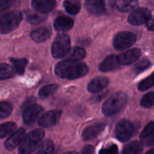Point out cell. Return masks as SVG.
Segmentation results:
<instances>
[{"label":"cell","mask_w":154,"mask_h":154,"mask_svg":"<svg viewBox=\"0 0 154 154\" xmlns=\"http://www.w3.org/2000/svg\"><path fill=\"white\" fill-rule=\"evenodd\" d=\"M118 58L117 57L114 55L109 56L107 57L99 66V70L102 72H111V71L116 70L120 67Z\"/></svg>","instance_id":"obj_18"},{"label":"cell","mask_w":154,"mask_h":154,"mask_svg":"<svg viewBox=\"0 0 154 154\" xmlns=\"http://www.w3.org/2000/svg\"><path fill=\"white\" fill-rule=\"evenodd\" d=\"M146 26L147 28L150 31H154V17H152L148 20L147 23H146Z\"/></svg>","instance_id":"obj_38"},{"label":"cell","mask_w":154,"mask_h":154,"mask_svg":"<svg viewBox=\"0 0 154 154\" xmlns=\"http://www.w3.org/2000/svg\"><path fill=\"white\" fill-rule=\"evenodd\" d=\"M86 51L84 48H79V47H75L72 48L69 51V54L67 55V60H78L81 61V60L85 58Z\"/></svg>","instance_id":"obj_22"},{"label":"cell","mask_w":154,"mask_h":154,"mask_svg":"<svg viewBox=\"0 0 154 154\" xmlns=\"http://www.w3.org/2000/svg\"><path fill=\"white\" fill-rule=\"evenodd\" d=\"M128 102V96L119 92L108 98L102 105V113L105 116H112L123 109Z\"/></svg>","instance_id":"obj_4"},{"label":"cell","mask_w":154,"mask_h":154,"mask_svg":"<svg viewBox=\"0 0 154 154\" xmlns=\"http://www.w3.org/2000/svg\"><path fill=\"white\" fill-rule=\"evenodd\" d=\"M136 35L131 32H121L113 39V46L117 51H123L135 44Z\"/></svg>","instance_id":"obj_6"},{"label":"cell","mask_w":154,"mask_h":154,"mask_svg":"<svg viewBox=\"0 0 154 154\" xmlns=\"http://www.w3.org/2000/svg\"><path fill=\"white\" fill-rule=\"evenodd\" d=\"M141 105L147 108L154 106V92H150L144 95L141 100Z\"/></svg>","instance_id":"obj_32"},{"label":"cell","mask_w":154,"mask_h":154,"mask_svg":"<svg viewBox=\"0 0 154 154\" xmlns=\"http://www.w3.org/2000/svg\"><path fill=\"white\" fill-rule=\"evenodd\" d=\"M14 4L13 1H0V12L4 11Z\"/></svg>","instance_id":"obj_36"},{"label":"cell","mask_w":154,"mask_h":154,"mask_svg":"<svg viewBox=\"0 0 154 154\" xmlns=\"http://www.w3.org/2000/svg\"><path fill=\"white\" fill-rule=\"evenodd\" d=\"M151 17L150 11L147 8H137L130 13L128 17V21L133 26H140L146 23Z\"/></svg>","instance_id":"obj_8"},{"label":"cell","mask_w":154,"mask_h":154,"mask_svg":"<svg viewBox=\"0 0 154 154\" xmlns=\"http://www.w3.org/2000/svg\"><path fill=\"white\" fill-rule=\"evenodd\" d=\"M55 74L63 79L74 80L80 78L88 73L87 65L81 61L67 60L57 63L55 67Z\"/></svg>","instance_id":"obj_1"},{"label":"cell","mask_w":154,"mask_h":154,"mask_svg":"<svg viewBox=\"0 0 154 154\" xmlns=\"http://www.w3.org/2000/svg\"><path fill=\"white\" fill-rule=\"evenodd\" d=\"M32 5L36 11L44 14L51 12L55 8L56 2L54 0H33Z\"/></svg>","instance_id":"obj_14"},{"label":"cell","mask_w":154,"mask_h":154,"mask_svg":"<svg viewBox=\"0 0 154 154\" xmlns=\"http://www.w3.org/2000/svg\"><path fill=\"white\" fill-rule=\"evenodd\" d=\"M14 75V70L13 68L6 63L0 64V80L10 78Z\"/></svg>","instance_id":"obj_28"},{"label":"cell","mask_w":154,"mask_h":154,"mask_svg":"<svg viewBox=\"0 0 154 154\" xmlns=\"http://www.w3.org/2000/svg\"><path fill=\"white\" fill-rule=\"evenodd\" d=\"M141 55V51L138 48L129 50L126 52L122 53L117 57L120 66H129L140 58Z\"/></svg>","instance_id":"obj_11"},{"label":"cell","mask_w":154,"mask_h":154,"mask_svg":"<svg viewBox=\"0 0 154 154\" xmlns=\"http://www.w3.org/2000/svg\"><path fill=\"white\" fill-rule=\"evenodd\" d=\"M35 154H46V153H43V152H42V151H39V150H38V151Z\"/></svg>","instance_id":"obj_43"},{"label":"cell","mask_w":154,"mask_h":154,"mask_svg":"<svg viewBox=\"0 0 154 154\" xmlns=\"http://www.w3.org/2000/svg\"><path fill=\"white\" fill-rule=\"evenodd\" d=\"M10 61L13 65L16 73L20 75H22L24 73L25 68L26 66L27 63H28V60L26 59L11 58Z\"/></svg>","instance_id":"obj_24"},{"label":"cell","mask_w":154,"mask_h":154,"mask_svg":"<svg viewBox=\"0 0 154 154\" xmlns=\"http://www.w3.org/2000/svg\"><path fill=\"white\" fill-rule=\"evenodd\" d=\"M138 5L137 1H118L117 2V8L121 12H128L132 11Z\"/></svg>","instance_id":"obj_26"},{"label":"cell","mask_w":154,"mask_h":154,"mask_svg":"<svg viewBox=\"0 0 154 154\" xmlns=\"http://www.w3.org/2000/svg\"><path fill=\"white\" fill-rule=\"evenodd\" d=\"M105 125L103 123H96L86 128L82 133V138L84 141L93 139L97 137L105 129Z\"/></svg>","instance_id":"obj_16"},{"label":"cell","mask_w":154,"mask_h":154,"mask_svg":"<svg viewBox=\"0 0 154 154\" xmlns=\"http://www.w3.org/2000/svg\"><path fill=\"white\" fill-rule=\"evenodd\" d=\"M109 84V80L105 77H98L92 80L88 84V91L92 93H96L102 91Z\"/></svg>","instance_id":"obj_15"},{"label":"cell","mask_w":154,"mask_h":154,"mask_svg":"<svg viewBox=\"0 0 154 154\" xmlns=\"http://www.w3.org/2000/svg\"><path fill=\"white\" fill-rule=\"evenodd\" d=\"M23 14L19 11L0 12V34L14 30L22 21Z\"/></svg>","instance_id":"obj_3"},{"label":"cell","mask_w":154,"mask_h":154,"mask_svg":"<svg viewBox=\"0 0 154 154\" xmlns=\"http://www.w3.org/2000/svg\"><path fill=\"white\" fill-rule=\"evenodd\" d=\"M105 94L99 95V96H96V97L93 98V99H92V100H94V101H100L101 99H102L104 97H105Z\"/></svg>","instance_id":"obj_40"},{"label":"cell","mask_w":154,"mask_h":154,"mask_svg":"<svg viewBox=\"0 0 154 154\" xmlns=\"http://www.w3.org/2000/svg\"><path fill=\"white\" fill-rule=\"evenodd\" d=\"M17 125L13 122H8L0 125V138H3L15 132Z\"/></svg>","instance_id":"obj_23"},{"label":"cell","mask_w":154,"mask_h":154,"mask_svg":"<svg viewBox=\"0 0 154 154\" xmlns=\"http://www.w3.org/2000/svg\"><path fill=\"white\" fill-rule=\"evenodd\" d=\"M65 154H78V153H76V152H75V151H72V152H68V153H66Z\"/></svg>","instance_id":"obj_42"},{"label":"cell","mask_w":154,"mask_h":154,"mask_svg":"<svg viewBox=\"0 0 154 154\" xmlns=\"http://www.w3.org/2000/svg\"><path fill=\"white\" fill-rule=\"evenodd\" d=\"M135 126L129 120H123L119 122L115 128V136L122 142L127 141L133 135Z\"/></svg>","instance_id":"obj_7"},{"label":"cell","mask_w":154,"mask_h":154,"mask_svg":"<svg viewBox=\"0 0 154 154\" xmlns=\"http://www.w3.org/2000/svg\"><path fill=\"white\" fill-rule=\"evenodd\" d=\"M154 134V122H150L140 135V138L143 144H145L149 139L151 138Z\"/></svg>","instance_id":"obj_25"},{"label":"cell","mask_w":154,"mask_h":154,"mask_svg":"<svg viewBox=\"0 0 154 154\" xmlns=\"http://www.w3.org/2000/svg\"><path fill=\"white\" fill-rule=\"evenodd\" d=\"M64 7L68 13L77 14L81 10V3L78 1H66L64 2Z\"/></svg>","instance_id":"obj_29"},{"label":"cell","mask_w":154,"mask_h":154,"mask_svg":"<svg viewBox=\"0 0 154 154\" xmlns=\"http://www.w3.org/2000/svg\"><path fill=\"white\" fill-rule=\"evenodd\" d=\"M154 86V72L150 76H149L148 78H147L146 79L143 80L142 81L140 82V84H138V90L140 91H144V90H147L148 89L151 88Z\"/></svg>","instance_id":"obj_30"},{"label":"cell","mask_w":154,"mask_h":154,"mask_svg":"<svg viewBox=\"0 0 154 154\" xmlns=\"http://www.w3.org/2000/svg\"><path fill=\"white\" fill-rule=\"evenodd\" d=\"M24 137H25V129L23 128L17 129L6 140V141L5 142V147L9 150L16 148L22 142Z\"/></svg>","instance_id":"obj_12"},{"label":"cell","mask_w":154,"mask_h":154,"mask_svg":"<svg viewBox=\"0 0 154 154\" xmlns=\"http://www.w3.org/2000/svg\"><path fill=\"white\" fill-rule=\"evenodd\" d=\"M45 137V132L42 129L32 131L26 135L19 145L18 154H31L35 149L39 147Z\"/></svg>","instance_id":"obj_2"},{"label":"cell","mask_w":154,"mask_h":154,"mask_svg":"<svg viewBox=\"0 0 154 154\" xmlns=\"http://www.w3.org/2000/svg\"><path fill=\"white\" fill-rule=\"evenodd\" d=\"M26 19L32 24H38L46 20V15L38 12H34L32 11H26L25 12Z\"/></svg>","instance_id":"obj_20"},{"label":"cell","mask_w":154,"mask_h":154,"mask_svg":"<svg viewBox=\"0 0 154 154\" xmlns=\"http://www.w3.org/2000/svg\"><path fill=\"white\" fill-rule=\"evenodd\" d=\"M57 89H58V85L57 84H50V85L45 86L39 90L38 95L41 99H47L54 94L57 91Z\"/></svg>","instance_id":"obj_27"},{"label":"cell","mask_w":154,"mask_h":154,"mask_svg":"<svg viewBox=\"0 0 154 154\" xmlns=\"http://www.w3.org/2000/svg\"><path fill=\"white\" fill-rule=\"evenodd\" d=\"M142 150V143L138 141H135L129 143L123 148L122 154H141Z\"/></svg>","instance_id":"obj_21"},{"label":"cell","mask_w":154,"mask_h":154,"mask_svg":"<svg viewBox=\"0 0 154 154\" xmlns=\"http://www.w3.org/2000/svg\"><path fill=\"white\" fill-rule=\"evenodd\" d=\"M99 154H119L118 147L116 144H111L108 147L101 149Z\"/></svg>","instance_id":"obj_35"},{"label":"cell","mask_w":154,"mask_h":154,"mask_svg":"<svg viewBox=\"0 0 154 154\" xmlns=\"http://www.w3.org/2000/svg\"><path fill=\"white\" fill-rule=\"evenodd\" d=\"M82 154H94V147L91 145L86 146L83 148Z\"/></svg>","instance_id":"obj_37"},{"label":"cell","mask_w":154,"mask_h":154,"mask_svg":"<svg viewBox=\"0 0 154 154\" xmlns=\"http://www.w3.org/2000/svg\"><path fill=\"white\" fill-rule=\"evenodd\" d=\"M54 150V146L51 140H46L40 144L38 147L39 151H42L46 154H52Z\"/></svg>","instance_id":"obj_33"},{"label":"cell","mask_w":154,"mask_h":154,"mask_svg":"<svg viewBox=\"0 0 154 154\" xmlns=\"http://www.w3.org/2000/svg\"><path fill=\"white\" fill-rule=\"evenodd\" d=\"M150 66H151V63H150V61L147 60H141V61L138 62V63L135 65V66L133 67V71L135 73L139 74L145 71L148 68H150Z\"/></svg>","instance_id":"obj_34"},{"label":"cell","mask_w":154,"mask_h":154,"mask_svg":"<svg viewBox=\"0 0 154 154\" xmlns=\"http://www.w3.org/2000/svg\"><path fill=\"white\" fill-rule=\"evenodd\" d=\"M12 112V106L10 103L5 102H0V119L8 117Z\"/></svg>","instance_id":"obj_31"},{"label":"cell","mask_w":154,"mask_h":154,"mask_svg":"<svg viewBox=\"0 0 154 154\" xmlns=\"http://www.w3.org/2000/svg\"><path fill=\"white\" fill-rule=\"evenodd\" d=\"M74 21L69 17H58L54 22V26L57 31L66 32L73 27Z\"/></svg>","instance_id":"obj_17"},{"label":"cell","mask_w":154,"mask_h":154,"mask_svg":"<svg viewBox=\"0 0 154 154\" xmlns=\"http://www.w3.org/2000/svg\"><path fill=\"white\" fill-rule=\"evenodd\" d=\"M70 46V38L67 35H57L51 47L53 57L56 59H61L67 57L71 50Z\"/></svg>","instance_id":"obj_5"},{"label":"cell","mask_w":154,"mask_h":154,"mask_svg":"<svg viewBox=\"0 0 154 154\" xmlns=\"http://www.w3.org/2000/svg\"><path fill=\"white\" fill-rule=\"evenodd\" d=\"M87 11L94 16H100L106 11L105 2L101 0H87L85 2Z\"/></svg>","instance_id":"obj_13"},{"label":"cell","mask_w":154,"mask_h":154,"mask_svg":"<svg viewBox=\"0 0 154 154\" xmlns=\"http://www.w3.org/2000/svg\"><path fill=\"white\" fill-rule=\"evenodd\" d=\"M61 114V110H54V111H48L40 117L38 120V125L42 127H51L57 123Z\"/></svg>","instance_id":"obj_10"},{"label":"cell","mask_w":154,"mask_h":154,"mask_svg":"<svg viewBox=\"0 0 154 154\" xmlns=\"http://www.w3.org/2000/svg\"><path fill=\"white\" fill-rule=\"evenodd\" d=\"M145 154H154V148L152 149V150H150V151H148L147 153H146Z\"/></svg>","instance_id":"obj_41"},{"label":"cell","mask_w":154,"mask_h":154,"mask_svg":"<svg viewBox=\"0 0 154 154\" xmlns=\"http://www.w3.org/2000/svg\"><path fill=\"white\" fill-rule=\"evenodd\" d=\"M144 144H146V145H147V146L154 145V134H153V136L151 137V138H150V139H149L148 141H147Z\"/></svg>","instance_id":"obj_39"},{"label":"cell","mask_w":154,"mask_h":154,"mask_svg":"<svg viewBox=\"0 0 154 154\" xmlns=\"http://www.w3.org/2000/svg\"><path fill=\"white\" fill-rule=\"evenodd\" d=\"M51 35V30L46 27H41L34 29L30 33V37L35 42H43L49 38Z\"/></svg>","instance_id":"obj_19"},{"label":"cell","mask_w":154,"mask_h":154,"mask_svg":"<svg viewBox=\"0 0 154 154\" xmlns=\"http://www.w3.org/2000/svg\"><path fill=\"white\" fill-rule=\"evenodd\" d=\"M43 111V108L41 105L32 104L25 108L23 114L24 123L26 125H32L37 120L40 114Z\"/></svg>","instance_id":"obj_9"}]
</instances>
